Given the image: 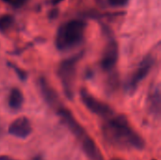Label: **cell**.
I'll use <instances>...</instances> for the list:
<instances>
[{
	"label": "cell",
	"mask_w": 161,
	"mask_h": 160,
	"mask_svg": "<svg viewBox=\"0 0 161 160\" xmlns=\"http://www.w3.org/2000/svg\"><path fill=\"white\" fill-rule=\"evenodd\" d=\"M148 103H149V109L151 113L156 117L158 118L160 116V90L159 86L158 85L154 90L151 91L149 98H148Z\"/></svg>",
	"instance_id": "30bf717a"
},
{
	"label": "cell",
	"mask_w": 161,
	"mask_h": 160,
	"mask_svg": "<svg viewBox=\"0 0 161 160\" xmlns=\"http://www.w3.org/2000/svg\"><path fill=\"white\" fill-rule=\"evenodd\" d=\"M107 119L102 126V134L111 146L124 150H142L145 147L144 140L132 128L125 115L113 114Z\"/></svg>",
	"instance_id": "6da1fadb"
},
{
	"label": "cell",
	"mask_w": 161,
	"mask_h": 160,
	"mask_svg": "<svg viewBox=\"0 0 161 160\" xmlns=\"http://www.w3.org/2000/svg\"><path fill=\"white\" fill-rule=\"evenodd\" d=\"M14 24V18L12 15L9 14H5L0 16V31L1 32H6L8 31L12 25Z\"/></svg>",
	"instance_id": "7c38bea8"
},
{
	"label": "cell",
	"mask_w": 161,
	"mask_h": 160,
	"mask_svg": "<svg viewBox=\"0 0 161 160\" xmlns=\"http://www.w3.org/2000/svg\"><path fill=\"white\" fill-rule=\"evenodd\" d=\"M119 57V46L117 41L114 39H109L108 42L107 43L103 56L101 58V67L105 71L112 70L118 60Z\"/></svg>",
	"instance_id": "52a82bcc"
},
{
	"label": "cell",
	"mask_w": 161,
	"mask_h": 160,
	"mask_svg": "<svg viewBox=\"0 0 161 160\" xmlns=\"http://www.w3.org/2000/svg\"><path fill=\"white\" fill-rule=\"evenodd\" d=\"M0 160H17L12 158V157H9L8 156H0Z\"/></svg>",
	"instance_id": "2e32d148"
},
{
	"label": "cell",
	"mask_w": 161,
	"mask_h": 160,
	"mask_svg": "<svg viewBox=\"0 0 161 160\" xmlns=\"http://www.w3.org/2000/svg\"><path fill=\"white\" fill-rule=\"evenodd\" d=\"M33 160H43V158H42V157L41 155H39V156L35 157L33 158Z\"/></svg>",
	"instance_id": "ac0fdd59"
},
{
	"label": "cell",
	"mask_w": 161,
	"mask_h": 160,
	"mask_svg": "<svg viewBox=\"0 0 161 160\" xmlns=\"http://www.w3.org/2000/svg\"><path fill=\"white\" fill-rule=\"evenodd\" d=\"M80 97H81V101L84 104V106L93 114L98 115L103 118H106V119L114 114L113 109L108 104L95 98L87 90L81 89Z\"/></svg>",
	"instance_id": "8992f818"
},
{
	"label": "cell",
	"mask_w": 161,
	"mask_h": 160,
	"mask_svg": "<svg viewBox=\"0 0 161 160\" xmlns=\"http://www.w3.org/2000/svg\"><path fill=\"white\" fill-rule=\"evenodd\" d=\"M8 132L9 135L25 140L32 133V124L28 118L22 116L15 119L8 126Z\"/></svg>",
	"instance_id": "ba28073f"
},
{
	"label": "cell",
	"mask_w": 161,
	"mask_h": 160,
	"mask_svg": "<svg viewBox=\"0 0 161 160\" xmlns=\"http://www.w3.org/2000/svg\"><path fill=\"white\" fill-rule=\"evenodd\" d=\"M1 134H2V128L0 127V136H1Z\"/></svg>",
	"instance_id": "d6986e66"
},
{
	"label": "cell",
	"mask_w": 161,
	"mask_h": 160,
	"mask_svg": "<svg viewBox=\"0 0 161 160\" xmlns=\"http://www.w3.org/2000/svg\"><path fill=\"white\" fill-rule=\"evenodd\" d=\"M63 0H52V4L53 5H58V4H59L60 2H62Z\"/></svg>",
	"instance_id": "e0dca14e"
},
{
	"label": "cell",
	"mask_w": 161,
	"mask_h": 160,
	"mask_svg": "<svg viewBox=\"0 0 161 160\" xmlns=\"http://www.w3.org/2000/svg\"><path fill=\"white\" fill-rule=\"evenodd\" d=\"M155 61L152 56H146L139 64L137 69L133 72L132 75L128 79L125 85V91L128 94H133L136 92L141 82L149 74Z\"/></svg>",
	"instance_id": "5b68a950"
},
{
	"label": "cell",
	"mask_w": 161,
	"mask_h": 160,
	"mask_svg": "<svg viewBox=\"0 0 161 160\" xmlns=\"http://www.w3.org/2000/svg\"><path fill=\"white\" fill-rule=\"evenodd\" d=\"M10 66H11V67H13L14 71L17 73L18 76H19L22 80H25V79L26 78V73H25V72H24V71H23V70H21L20 68H18V67H16V66H14V65H12V64H10Z\"/></svg>",
	"instance_id": "9a60e30c"
},
{
	"label": "cell",
	"mask_w": 161,
	"mask_h": 160,
	"mask_svg": "<svg viewBox=\"0 0 161 160\" xmlns=\"http://www.w3.org/2000/svg\"><path fill=\"white\" fill-rule=\"evenodd\" d=\"M38 85H39L40 91H41V94H42V98L44 99V101L47 103V105L49 107L56 109L58 106L61 105L58 93L50 86V84L47 82V80L45 78L41 77L39 79V81H38Z\"/></svg>",
	"instance_id": "9c48e42d"
},
{
	"label": "cell",
	"mask_w": 161,
	"mask_h": 160,
	"mask_svg": "<svg viewBox=\"0 0 161 160\" xmlns=\"http://www.w3.org/2000/svg\"><path fill=\"white\" fill-rule=\"evenodd\" d=\"M24 104V95L22 91L17 89H11L8 96V106L12 110H19Z\"/></svg>",
	"instance_id": "8fae6325"
},
{
	"label": "cell",
	"mask_w": 161,
	"mask_h": 160,
	"mask_svg": "<svg viewBox=\"0 0 161 160\" xmlns=\"http://www.w3.org/2000/svg\"><path fill=\"white\" fill-rule=\"evenodd\" d=\"M87 24L80 19L63 23L58 29L55 44L59 51H70L80 45L85 38Z\"/></svg>",
	"instance_id": "3957f363"
},
{
	"label": "cell",
	"mask_w": 161,
	"mask_h": 160,
	"mask_svg": "<svg viewBox=\"0 0 161 160\" xmlns=\"http://www.w3.org/2000/svg\"><path fill=\"white\" fill-rule=\"evenodd\" d=\"M129 0H108V4L110 7L114 8H120V7H125L127 5Z\"/></svg>",
	"instance_id": "4fadbf2b"
},
{
	"label": "cell",
	"mask_w": 161,
	"mask_h": 160,
	"mask_svg": "<svg viewBox=\"0 0 161 160\" xmlns=\"http://www.w3.org/2000/svg\"><path fill=\"white\" fill-rule=\"evenodd\" d=\"M82 54L70 57L61 61L58 69V75L60 79L65 95L71 100L74 98V83L76 74V65Z\"/></svg>",
	"instance_id": "277c9868"
},
{
	"label": "cell",
	"mask_w": 161,
	"mask_h": 160,
	"mask_svg": "<svg viewBox=\"0 0 161 160\" xmlns=\"http://www.w3.org/2000/svg\"><path fill=\"white\" fill-rule=\"evenodd\" d=\"M55 111L57 112L61 123L68 128L74 137L79 142L82 151L91 160H103L102 155L94 141L88 135L83 126L75 120L72 112L62 104L58 106Z\"/></svg>",
	"instance_id": "7a4b0ae2"
},
{
	"label": "cell",
	"mask_w": 161,
	"mask_h": 160,
	"mask_svg": "<svg viewBox=\"0 0 161 160\" xmlns=\"http://www.w3.org/2000/svg\"><path fill=\"white\" fill-rule=\"evenodd\" d=\"M2 1H4L15 8H19V7L23 6L26 2V0H2Z\"/></svg>",
	"instance_id": "5bb4252c"
}]
</instances>
